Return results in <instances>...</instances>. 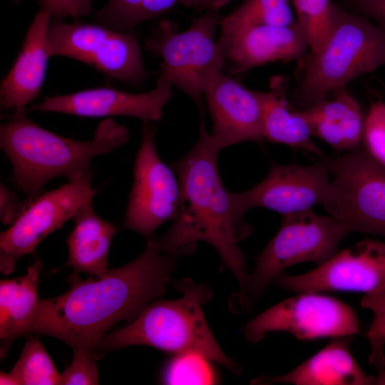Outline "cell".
<instances>
[{
    "label": "cell",
    "instance_id": "6da1fadb",
    "mask_svg": "<svg viewBox=\"0 0 385 385\" xmlns=\"http://www.w3.org/2000/svg\"><path fill=\"white\" fill-rule=\"evenodd\" d=\"M176 258L151 237L136 259L103 277L82 279L74 272L66 292L41 299L29 334L57 338L73 351L93 352L115 324L132 322L165 292Z\"/></svg>",
    "mask_w": 385,
    "mask_h": 385
},
{
    "label": "cell",
    "instance_id": "7a4b0ae2",
    "mask_svg": "<svg viewBox=\"0 0 385 385\" xmlns=\"http://www.w3.org/2000/svg\"><path fill=\"white\" fill-rule=\"evenodd\" d=\"M220 151L202 120L197 142L173 165L181 188L179 212L170 228L157 240L164 252L176 257L192 254L200 241L212 245L222 266L236 277L240 302L248 309L247 265L238 242L252 228L236 212L232 192L223 185L217 166Z\"/></svg>",
    "mask_w": 385,
    "mask_h": 385
},
{
    "label": "cell",
    "instance_id": "3957f363",
    "mask_svg": "<svg viewBox=\"0 0 385 385\" xmlns=\"http://www.w3.org/2000/svg\"><path fill=\"white\" fill-rule=\"evenodd\" d=\"M26 111H15L1 124L0 147L29 202L55 178L65 177L73 182L91 174L89 165L94 157L125 145L130 138L128 128L111 118L98 124L91 140L67 138L40 127Z\"/></svg>",
    "mask_w": 385,
    "mask_h": 385
},
{
    "label": "cell",
    "instance_id": "277c9868",
    "mask_svg": "<svg viewBox=\"0 0 385 385\" xmlns=\"http://www.w3.org/2000/svg\"><path fill=\"white\" fill-rule=\"evenodd\" d=\"M173 284L183 292L181 298L151 302L128 325L106 334L93 354L98 359L107 351L146 345L175 354H198L239 373L238 366L221 349L205 318L202 306L211 299V290L188 278Z\"/></svg>",
    "mask_w": 385,
    "mask_h": 385
},
{
    "label": "cell",
    "instance_id": "5b68a950",
    "mask_svg": "<svg viewBox=\"0 0 385 385\" xmlns=\"http://www.w3.org/2000/svg\"><path fill=\"white\" fill-rule=\"evenodd\" d=\"M385 65V31L334 4L332 25L320 48L309 53L294 103L304 110Z\"/></svg>",
    "mask_w": 385,
    "mask_h": 385
},
{
    "label": "cell",
    "instance_id": "8992f818",
    "mask_svg": "<svg viewBox=\"0 0 385 385\" xmlns=\"http://www.w3.org/2000/svg\"><path fill=\"white\" fill-rule=\"evenodd\" d=\"M220 20L218 11L210 8L183 31L173 22L163 19L145 41L146 50L161 58L160 76L197 104L210 79L222 71L225 63L215 38Z\"/></svg>",
    "mask_w": 385,
    "mask_h": 385
},
{
    "label": "cell",
    "instance_id": "52a82bcc",
    "mask_svg": "<svg viewBox=\"0 0 385 385\" xmlns=\"http://www.w3.org/2000/svg\"><path fill=\"white\" fill-rule=\"evenodd\" d=\"M331 190L323 205L351 232L385 237V168L363 147L326 157Z\"/></svg>",
    "mask_w": 385,
    "mask_h": 385
},
{
    "label": "cell",
    "instance_id": "ba28073f",
    "mask_svg": "<svg viewBox=\"0 0 385 385\" xmlns=\"http://www.w3.org/2000/svg\"><path fill=\"white\" fill-rule=\"evenodd\" d=\"M349 233L334 217L312 209L282 215L280 227L258 255L248 275V297H260L282 272L294 265L322 264L339 251L340 241Z\"/></svg>",
    "mask_w": 385,
    "mask_h": 385
},
{
    "label": "cell",
    "instance_id": "9c48e42d",
    "mask_svg": "<svg viewBox=\"0 0 385 385\" xmlns=\"http://www.w3.org/2000/svg\"><path fill=\"white\" fill-rule=\"evenodd\" d=\"M50 56L69 57L116 79L135 85L148 73L141 48L130 32H120L101 24L63 23L51 18L47 29Z\"/></svg>",
    "mask_w": 385,
    "mask_h": 385
},
{
    "label": "cell",
    "instance_id": "30bf717a",
    "mask_svg": "<svg viewBox=\"0 0 385 385\" xmlns=\"http://www.w3.org/2000/svg\"><path fill=\"white\" fill-rule=\"evenodd\" d=\"M266 309L243 329L247 340L257 343L270 332H286L299 340L354 337L359 319L349 304L319 292H301Z\"/></svg>",
    "mask_w": 385,
    "mask_h": 385
},
{
    "label": "cell",
    "instance_id": "8fae6325",
    "mask_svg": "<svg viewBox=\"0 0 385 385\" xmlns=\"http://www.w3.org/2000/svg\"><path fill=\"white\" fill-rule=\"evenodd\" d=\"M155 133L153 123L143 122L124 220L126 228L148 240L163 223L176 219L181 200L179 179L159 157Z\"/></svg>",
    "mask_w": 385,
    "mask_h": 385
},
{
    "label": "cell",
    "instance_id": "7c38bea8",
    "mask_svg": "<svg viewBox=\"0 0 385 385\" xmlns=\"http://www.w3.org/2000/svg\"><path fill=\"white\" fill-rule=\"evenodd\" d=\"M91 180V174L69 181L29 202L11 226L0 234L1 273L13 272L20 258L32 252L46 236L73 218L84 203L92 200L96 190Z\"/></svg>",
    "mask_w": 385,
    "mask_h": 385
},
{
    "label": "cell",
    "instance_id": "4fadbf2b",
    "mask_svg": "<svg viewBox=\"0 0 385 385\" xmlns=\"http://www.w3.org/2000/svg\"><path fill=\"white\" fill-rule=\"evenodd\" d=\"M325 158L308 165L272 163L260 183L245 192H232L236 212L244 218L247 210L260 207L284 215L324 205L331 190Z\"/></svg>",
    "mask_w": 385,
    "mask_h": 385
},
{
    "label": "cell",
    "instance_id": "5bb4252c",
    "mask_svg": "<svg viewBox=\"0 0 385 385\" xmlns=\"http://www.w3.org/2000/svg\"><path fill=\"white\" fill-rule=\"evenodd\" d=\"M274 282L296 293L338 291L366 294L377 292L385 287V242L361 240L338 251L308 272L282 273Z\"/></svg>",
    "mask_w": 385,
    "mask_h": 385
},
{
    "label": "cell",
    "instance_id": "9a60e30c",
    "mask_svg": "<svg viewBox=\"0 0 385 385\" xmlns=\"http://www.w3.org/2000/svg\"><path fill=\"white\" fill-rule=\"evenodd\" d=\"M220 27L219 44L225 62L236 73L271 62L300 60L309 49L297 22L290 26L249 24Z\"/></svg>",
    "mask_w": 385,
    "mask_h": 385
},
{
    "label": "cell",
    "instance_id": "2e32d148",
    "mask_svg": "<svg viewBox=\"0 0 385 385\" xmlns=\"http://www.w3.org/2000/svg\"><path fill=\"white\" fill-rule=\"evenodd\" d=\"M173 85L160 76L155 87L143 93L97 88L71 94L46 97L29 110L56 112L83 117L125 115L143 122L161 119L164 106L173 96Z\"/></svg>",
    "mask_w": 385,
    "mask_h": 385
},
{
    "label": "cell",
    "instance_id": "e0dca14e",
    "mask_svg": "<svg viewBox=\"0 0 385 385\" xmlns=\"http://www.w3.org/2000/svg\"><path fill=\"white\" fill-rule=\"evenodd\" d=\"M205 96L213 123L210 135L220 150L241 142L261 143L265 139L260 91L246 88L221 71L209 81Z\"/></svg>",
    "mask_w": 385,
    "mask_h": 385
},
{
    "label": "cell",
    "instance_id": "ac0fdd59",
    "mask_svg": "<svg viewBox=\"0 0 385 385\" xmlns=\"http://www.w3.org/2000/svg\"><path fill=\"white\" fill-rule=\"evenodd\" d=\"M353 337L332 338L318 352L292 371L279 376H261L252 384L371 385L377 377L367 375L351 351Z\"/></svg>",
    "mask_w": 385,
    "mask_h": 385
},
{
    "label": "cell",
    "instance_id": "d6986e66",
    "mask_svg": "<svg viewBox=\"0 0 385 385\" xmlns=\"http://www.w3.org/2000/svg\"><path fill=\"white\" fill-rule=\"evenodd\" d=\"M51 18L41 10L35 15L12 68L1 81L0 99L4 108L25 111L38 95L51 56L46 37Z\"/></svg>",
    "mask_w": 385,
    "mask_h": 385
},
{
    "label": "cell",
    "instance_id": "ffe728a7",
    "mask_svg": "<svg viewBox=\"0 0 385 385\" xmlns=\"http://www.w3.org/2000/svg\"><path fill=\"white\" fill-rule=\"evenodd\" d=\"M302 111L312 135L336 152L342 153L361 145L366 115L346 87L332 91Z\"/></svg>",
    "mask_w": 385,
    "mask_h": 385
},
{
    "label": "cell",
    "instance_id": "44dd1931",
    "mask_svg": "<svg viewBox=\"0 0 385 385\" xmlns=\"http://www.w3.org/2000/svg\"><path fill=\"white\" fill-rule=\"evenodd\" d=\"M73 219L74 227L66 240V265L78 273L103 277L108 270L107 259L115 226L95 212L91 200L84 203Z\"/></svg>",
    "mask_w": 385,
    "mask_h": 385
},
{
    "label": "cell",
    "instance_id": "7402d4cb",
    "mask_svg": "<svg viewBox=\"0 0 385 385\" xmlns=\"http://www.w3.org/2000/svg\"><path fill=\"white\" fill-rule=\"evenodd\" d=\"M43 265L36 260L25 274L0 281V356L4 359L14 341L29 334L41 298L38 278Z\"/></svg>",
    "mask_w": 385,
    "mask_h": 385
},
{
    "label": "cell",
    "instance_id": "603a6c76",
    "mask_svg": "<svg viewBox=\"0 0 385 385\" xmlns=\"http://www.w3.org/2000/svg\"><path fill=\"white\" fill-rule=\"evenodd\" d=\"M274 83L270 91L260 92L264 138L324 159L325 155L312 140L311 127L304 111L288 101L282 79L277 78Z\"/></svg>",
    "mask_w": 385,
    "mask_h": 385
},
{
    "label": "cell",
    "instance_id": "cb8c5ba5",
    "mask_svg": "<svg viewBox=\"0 0 385 385\" xmlns=\"http://www.w3.org/2000/svg\"><path fill=\"white\" fill-rule=\"evenodd\" d=\"M186 0H109L94 16L102 26L120 32H130L133 27L158 17L177 4Z\"/></svg>",
    "mask_w": 385,
    "mask_h": 385
},
{
    "label": "cell",
    "instance_id": "d4e9b609",
    "mask_svg": "<svg viewBox=\"0 0 385 385\" xmlns=\"http://www.w3.org/2000/svg\"><path fill=\"white\" fill-rule=\"evenodd\" d=\"M10 372L19 385L61 384V374L38 338H31L25 343L19 360Z\"/></svg>",
    "mask_w": 385,
    "mask_h": 385
},
{
    "label": "cell",
    "instance_id": "484cf974",
    "mask_svg": "<svg viewBox=\"0 0 385 385\" xmlns=\"http://www.w3.org/2000/svg\"><path fill=\"white\" fill-rule=\"evenodd\" d=\"M289 2L290 0H245L231 14L221 19L220 26L292 25L297 21Z\"/></svg>",
    "mask_w": 385,
    "mask_h": 385
},
{
    "label": "cell",
    "instance_id": "4316f807",
    "mask_svg": "<svg viewBox=\"0 0 385 385\" xmlns=\"http://www.w3.org/2000/svg\"><path fill=\"white\" fill-rule=\"evenodd\" d=\"M297 22L307 40L310 53L317 52L325 41L332 20L331 0H290Z\"/></svg>",
    "mask_w": 385,
    "mask_h": 385
},
{
    "label": "cell",
    "instance_id": "83f0119b",
    "mask_svg": "<svg viewBox=\"0 0 385 385\" xmlns=\"http://www.w3.org/2000/svg\"><path fill=\"white\" fill-rule=\"evenodd\" d=\"M361 305L370 309L373 319L366 333L371 353L369 362L378 370V384H385V287L370 294L361 299Z\"/></svg>",
    "mask_w": 385,
    "mask_h": 385
},
{
    "label": "cell",
    "instance_id": "f1b7e54d",
    "mask_svg": "<svg viewBox=\"0 0 385 385\" xmlns=\"http://www.w3.org/2000/svg\"><path fill=\"white\" fill-rule=\"evenodd\" d=\"M208 359L195 354H176L163 368L161 381L165 384H212L216 376Z\"/></svg>",
    "mask_w": 385,
    "mask_h": 385
},
{
    "label": "cell",
    "instance_id": "f546056e",
    "mask_svg": "<svg viewBox=\"0 0 385 385\" xmlns=\"http://www.w3.org/2000/svg\"><path fill=\"white\" fill-rule=\"evenodd\" d=\"M362 145L385 168V102L376 101L365 115Z\"/></svg>",
    "mask_w": 385,
    "mask_h": 385
},
{
    "label": "cell",
    "instance_id": "4dcf8cb0",
    "mask_svg": "<svg viewBox=\"0 0 385 385\" xmlns=\"http://www.w3.org/2000/svg\"><path fill=\"white\" fill-rule=\"evenodd\" d=\"M96 359L92 352L74 351L70 365L61 373V385L98 384Z\"/></svg>",
    "mask_w": 385,
    "mask_h": 385
},
{
    "label": "cell",
    "instance_id": "1f68e13d",
    "mask_svg": "<svg viewBox=\"0 0 385 385\" xmlns=\"http://www.w3.org/2000/svg\"><path fill=\"white\" fill-rule=\"evenodd\" d=\"M38 4L40 10L56 19H76L90 15L93 11L91 0H38Z\"/></svg>",
    "mask_w": 385,
    "mask_h": 385
},
{
    "label": "cell",
    "instance_id": "d6a6232c",
    "mask_svg": "<svg viewBox=\"0 0 385 385\" xmlns=\"http://www.w3.org/2000/svg\"><path fill=\"white\" fill-rule=\"evenodd\" d=\"M349 11L360 14L385 31V0H346Z\"/></svg>",
    "mask_w": 385,
    "mask_h": 385
},
{
    "label": "cell",
    "instance_id": "836d02e7",
    "mask_svg": "<svg viewBox=\"0 0 385 385\" xmlns=\"http://www.w3.org/2000/svg\"><path fill=\"white\" fill-rule=\"evenodd\" d=\"M29 202H21L16 194L1 183L0 219L4 225H11L23 212Z\"/></svg>",
    "mask_w": 385,
    "mask_h": 385
},
{
    "label": "cell",
    "instance_id": "e575fe53",
    "mask_svg": "<svg viewBox=\"0 0 385 385\" xmlns=\"http://www.w3.org/2000/svg\"><path fill=\"white\" fill-rule=\"evenodd\" d=\"M211 0H186L185 6L196 9H209Z\"/></svg>",
    "mask_w": 385,
    "mask_h": 385
},
{
    "label": "cell",
    "instance_id": "d590c367",
    "mask_svg": "<svg viewBox=\"0 0 385 385\" xmlns=\"http://www.w3.org/2000/svg\"><path fill=\"white\" fill-rule=\"evenodd\" d=\"M0 384L19 385L15 376L11 372L3 371L0 373Z\"/></svg>",
    "mask_w": 385,
    "mask_h": 385
},
{
    "label": "cell",
    "instance_id": "8d00e7d4",
    "mask_svg": "<svg viewBox=\"0 0 385 385\" xmlns=\"http://www.w3.org/2000/svg\"><path fill=\"white\" fill-rule=\"evenodd\" d=\"M231 0H211L209 9L219 10Z\"/></svg>",
    "mask_w": 385,
    "mask_h": 385
}]
</instances>
